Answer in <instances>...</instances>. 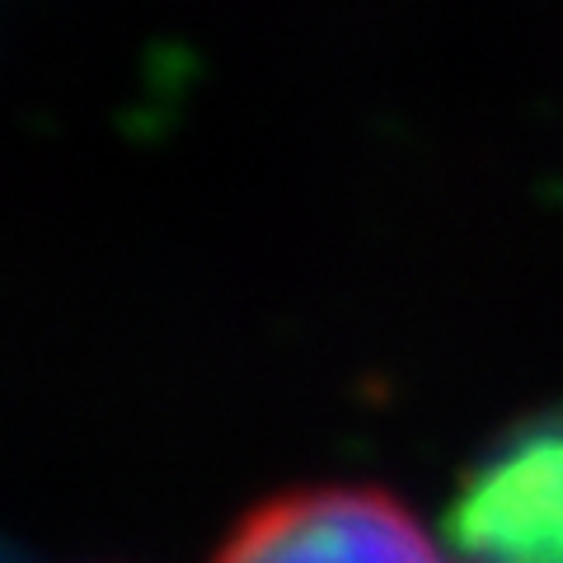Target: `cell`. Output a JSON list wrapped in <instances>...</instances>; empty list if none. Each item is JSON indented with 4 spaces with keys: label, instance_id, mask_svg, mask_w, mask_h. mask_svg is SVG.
<instances>
[{
    "label": "cell",
    "instance_id": "6da1fadb",
    "mask_svg": "<svg viewBox=\"0 0 563 563\" xmlns=\"http://www.w3.org/2000/svg\"><path fill=\"white\" fill-rule=\"evenodd\" d=\"M446 563H563V404L503 428L461 474Z\"/></svg>",
    "mask_w": 563,
    "mask_h": 563
},
{
    "label": "cell",
    "instance_id": "7a4b0ae2",
    "mask_svg": "<svg viewBox=\"0 0 563 563\" xmlns=\"http://www.w3.org/2000/svg\"><path fill=\"white\" fill-rule=\"evenodd\" d=\"M211 563H446L380 488H296L258 503Z\"/></svg>",
    "mask_w": 563,
    "mask_h": 563
}]
</instances>
